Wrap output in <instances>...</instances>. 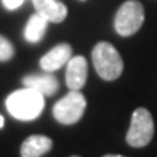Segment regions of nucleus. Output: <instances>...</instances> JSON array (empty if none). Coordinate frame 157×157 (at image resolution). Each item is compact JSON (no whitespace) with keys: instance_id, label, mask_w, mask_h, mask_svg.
Segmentation results:
<instances>
[{"instance_id":"0eeeda50","label":"nucleus","mask_w":157,"mask_h":157,"mask_svg":"<svg viewBox=\"0 0 157 157\" xmlns=\"http://www.w3.org/2000/svg\"><path fill=\"white\" fill-rule=\"evenodd\" d=\"M70 58H71V47L68 44H58L41 58L39 64L44 71L52 73L61 68L64 64H67Z\"/></svg>"},{"instance_id":"9d476101","label":"nucleus","mask_w":157,"mask_h":157,"mask_svg":"<svg viewBox=\"0 0 157 157\" xmlns=\"http://www.w3.org/2000/svg\"><path fill=\"white\" fill-rule=\"evenodd\" d=\"M52 148V140L45 135H31L21 146L22 157H41Z\"/></svg>"},{"instance_id":"39448f33","label":"nucleus","mask_w":157,"mask_h":157,"mask_svg":"<svg viewBox=\"0 0 157 157\" xmlns=\"http://www.w3.org/2000/svg\"><path fill=\"white\" fill-rule=\"evenodd\" d=\"M86 109V99L80 90H70L52 108L54 118L60 124L71 125L82 119Z\"/></svg>"},{"instance_id":"f257e3e1","label":"nucleus","mask_w":157,"mask_h":157,"mask_svg":"<svg viewBox=\"0 0 157 157\" xmlns=\"http://www.w3.org/2000/svg\"><path fill=\"white\" fill-rule=\"evenodd\" d=\"M44 95H41L39 92L31 87L16 90L10 93L6 99V108L9 113L19 121L36 119L44 111Z\"/></svg>"},{"instance_id":"f8f14e48","label":"nucleus","mask_w":157,"mask_h":157,"mask_svg":"<svg viewBox=\"0 0 157 157\" xmlns=\"http://www.w3.org/2000/svg\"><path fill=\"white\" fill-rule=\"evenodd\" d=\"M15 54V48L9 39H6L3 35H0V61H9Z\"/></svg>"},{"instance_id":"dca6fc26","label":"nucleus","mask_w":157,"mask_h":157,"mask_svg":"<svg viewBox=\"0 0 157 157\" xmlns=\"http://www.w3.org/2000/svg\"><path fill=\"white\" fill-rule=\"evenodd\" d=\"M73 157H78V156H73Z\"/></svg>"},{"instance_id":"4468645a","label":"nucleus","mask_w":157,"mask_h":157,"mask_svg":"<svg viewBox=\"0 0 157 157\" xmlns=\"http://www.w3.org/2000/svg\"><path fill=\"white\" fill-rule=\"evenodd\" d=\"M3 125H5V118L0 115V128H3Z\"/></svg>"},{"instance_id":"ddd939ff","label":"nucleus","mask_w":157,"mask_h":157,"mask_svg":"<svg viewBox=\"0 0 157 157\" xmlns=\"http://www.w3.org/2000/svg\"><path fill=\"white\" fill-rule=\"evenodd\" d=\"M25 0H2V3L7 10H15L17 7H21L23 5Z\"/></svg>"},{"instance_id":"1a4fd4ad","label":"nucleus","mask_w":157,"mask_h":157,"mask_svg":"<svg viewBox=\"0 0 157 157\" xmlns=\"http://www.w3.org/2000/svg\"><path fill=\"white\" fill-rule=\"evenodd\" d=\"M22 83L44 96H52L58 90V80L51 74H31L23 78Z\"/></svg>"},{"instance_id":"6e6552de","label":"nucleus","mask_w":157,"mask_h":157,"mask_svg":"<svg viewBox=\"0 0 157 157\" xmlns=\"http://www.w3.org/2000/svg\"><path fill=\"white\" fill-rule=\"evenodd\" d=\"M36 13L45 17L48 22L61 23L67 17V7L58 0H32Z\"/></svg>"},{"instance_id":"2eb2a0df","label":"nucleus","mask_w":157,"mask_h":157,"mask_svg":"<svg viewBox=\"0 0 157 157\" xmlns=\"http://www.w3.org/2000/svg\"><path fill=\"white\" fill-rule=\"evenodd\" d=\"M103 157H124V156H119V154H106V156Z\"/></svg>"},{"instance_id":"9b49d317","label":"nucleus","mask_w":157,"mask_h":157,"mask_svg":"<svg viewBox=\"0 0 157 157\" xmlns=\"http://www.w3.org/2000/svg\"><path fill=\"white\" fill-rule=\"evenodd\" d=\"M47 26H48V21L41 16L39 13H35L29 17L25 31H23V36L28 42H32V44L39 42L47 32Z\"/></svg>"},{"instance_id":"20e7f679","label":"nucleus","mask_w":157,"mask_h":157,"mask_svg":"<svg viewBox=\"0 0 157 157\" xmlns=\"http://www.w3.org/2000/svg\"><path fill=\"white\" fill-rule=\"evenodd\" d=\"M154 135V122L150 111L146 108H137L132 117L131 125L127 132V143L131 147H146L153 140Z\"/></svg>"},{"instance_id":"423d86ee","label":"nucleus","mask_w":157,"mask_h":157,"mask_svg":"<svg viewBox=\"0 0 157 157\" xmlns=\"http://www.w3.org/2000/svg\"><path fill=\"white\" fill-rule=\"evenodd\" d=\"M87 80V61L82 56L71 57L67 63L66 83L70 90H80Z\"/></svg>"},{"instance_id":"f03ea898","label":"nucleus","mask_w":157,"mask_h":157,"mask_svg":"<svg viewBox=\"0 0 157 157\" xmlns=\"http://www.w3.org/2000/svg\"><path fill=\"white\" fill-rule=\"evenodd\" d=\"M92 60L96 68V73L103 80H117L124 71L122 57L118 50L109 42H98L92 51Z\"/></svg>"},{"instance_id":"7ed1b4c3","label":"nucleus","mask_w":157,"mask_h":157,"mask_svg":"<svg viewBox=\"0 0 157 157\" xmlns=\"http://www.w3.org/2000/svg\"><path fill=\"white\" fill-rule=\"evenodd\" d=\"M144 22V7L137 0H127L119 6L113 26L118 35L121 36H131L138 32Z\"/></svg>"}]
</instances>
